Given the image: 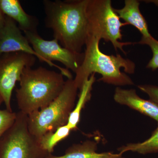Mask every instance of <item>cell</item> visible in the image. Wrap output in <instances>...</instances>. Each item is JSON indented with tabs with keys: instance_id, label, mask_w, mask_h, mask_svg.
Instances as JSON below:
<instances>
[{
	"instance_id": "obj_1",
	"label": "cell",
	"mask_w": 158,
	"mask_h": 158,
	"mask_svg": "<svg viewBox=\"0 0 158 158\" xmlns=\"http://www.w3.org/2000/svg\"><path fill=\"white\" fill-rule=\"evenodd\" d=\"M89 0L43 1L46 27L63 47L82 53L88 37L87 8Z\"/></svg>"
},
{
	"instance_id": "obj_2",
	"label": "cell",
	"mask_w": 158,
	"mask_h": 158,
	"mask_svg": "<svg viewBox=\"0 0 158 158\" xmlns=\"http://www.w3.org/2000/svg\"><path fill=\"white\" fill-rule=\"evenodd\" d=\"M100 40L88 37L85 45L83 62L76 72L74 80L79 90L92 74L102 76L98 81L117 86L134 85L126 73L133 74L135 70V62L117 54L108 55L100 49Z\"/></svg>"
},
{
	"instance_id": "obj_3",
	"label": "cell",
	"mask_w": 158,
	"mask_h": 158,
	"mask_svg": "<svg viewBox=\"0 0 158 158\" xmlns=\"http://www.w3.org/2000/svg\"><path fill=\"white\" fill-rule=\"evenodd\" d=\"M65 81L61 73L40 66L27 67L16 90L18 106L27 115L45 108L58 97Z\"/></svg>"
},
{
	"instance_id": "obj_4",
	"label": "cell",
	"mask_w": 158,
	"mask_h": 158,
	"mask_svg": "<svg viewBox=\"0 0 158 158\" xmlns=\"http://www.w3.org/2000/svg\"><path fill=\"white\" fill-rule=\"evenodd\" d=\"M78 90L74 79H67L62 91L52 102L27 115L28 127L31 135L39 140L46 133L67 124L75 106Z\"/></svg>"
},
{
	"instance_id": "obj_5",
	"label": "cell",
	"mask_w": 158,
	"mask_h": 158,
	"mask_svg": "<svg viewBox=\"0 0 158 158\" xmlns=\"http://www.w3.org/2000/svg\"><path fill=\"white\" fill-rule=\"evenodd\" d=\"M88 37L111 43L115 50L119 49L124 54L123 47L132 44L122 42L121 28L127 25L122 22L115 12L111 0H89L87 8Z\"/></svg>"
},
{
	"instance_id": "obj_6",
	"label": "cell",
	"mask_w": 158,
	"mask_h": 158,
	"mask_svg": "<svg viewBox=\"0 0 158 158\" xmlns=\"http://www.w3.org/2000/svg\"><path fill=\"white\" fill-rule=\"evenodd\" d=\"M49 154L29 131L27 115L19 111L14 124L0 139V158H46Z\"/></svg>"
},
{
	"instance_id": "obj_7",
	"label": "cell",
	"mask_w": 158,
	"mask_h": 158,
	"mask_svg": "<svg viewBox=\"0 0 158 158\" xmlns=\"http://www.w3.org/2000/svg\"><path fill=\"white\" fill-rule=\"evenodd\" d=\"M41 62L59 69L67 79H72L70 71L75 73L84 60V53L77 54L63 47L56 39L46 40L37 32H23Z\"/></svg>"
},
{
	"instance_id": "obj_8",
	"label": "cell",
	"mask_w": 158,
	"mask_h": 158,
	"mask_svg": "<svg viewBox=\"0 0 158 158\" xmlns=\"http://www.w3.org/2000/svg\"><path fill=\"white\" fill-rule=\"evenodd\" d=\"M0 58V94L6 110L12 112L11 101L12 91L27 67H32L36 57L23 52L9 53L1 55Z\"/></svg>"
},
{
	"instance_id": "obj_9",
	"label": "cell",
	"mask_w": 158,
	"mask_h": 158,
	"mask_svg": "<svg viewBox=\"0 0 158 158\" xmlns=\"http://www.w3.org/2000/svg\"><path fill=\"white\" fill-rule=\"evenodd\" d=\"M23 52L41 59L31 46L27 37L22 33L17 23L6 16L5 23L0 31V56L3 54Z\"/></svg>"
},
{
	"instance_id": "obj_10",
	"label": "cell",
	"mask_w": 158,
	"mask_h": 158,
	"mask_svg": "<svg viewBox=\"0 0 158 158\" xmlns=\"http://www.w3.org/2000/svg\"><path fill=\"white\" fill-rule=\"evenodd\" d=\"M113 98L116 102L127 106L154 119L158 123V104L151 100L141 98L136 93L135 89L116 87Z\"/></svg>"
},
{
	"instance_id": "obj_11",
	"label": "cell",
	"mask_w": 158,
	"mask_h": 158,
	"mask_svg": "<svg viewBox=\"0 0 158 158\" xmlns=\"http://www.w3.org/2000/svg\"><path fill=\"white\" fill-rule=\"evenodd\" d=\"M0 8L5 15L18 24L23 32H37L39 20L25 11L18 0H0Z\"/></svg>"
},
{
	"instance_id": "obj_12",
	"label": "cell",
	"mask_w": 158,
	"mask_h": 158,
	"mask_svg": "<svg viewBox=\"0 0 158 158\" xmlns=\"http://www.w3.org/2000/svg\"><path fill=\"white\" fill-rule=\"evenodd\" d=\"M140 4L138 0H125L123 8L114 10L125 23L135 27L142 34V37H152L149 33L147 21L140 11Z\"/></svg>"
},
{
	"instance_id": "obj_13",
	"label": "cell",
	"mask_w": 158,
	"mask_h": 158,
	"mask_svg": "<svg viewBox=\"0 0 158 158\" xmlns=\"http://www.w3.org/2000/svg\"><path fill=\"white\" fill-rule=\"evenodd\" d=\"M97 148L95 141L87 140L73 144L65 150L64 155L56 156L50 154L46 158H125L119 153L97 152Z\"/></svg>"
},
{
	"instance_id": "obj_14",
	"label": "cell",
	"mask_w": 158,
	"mask_h": 158,
	"mask_svg": "<svg viewBox=\"0 0 158 158\" xmlns=\"http://www.w3.org/2000/svg\"><path fill=\"white\" fill-rule=\"evenodd\" d=\"M94 75L95 74H92L80 90L78 99L77 104L75 105L73 110L70 114L67 124L72 131H76L77 129V126L80 121L82 110L91 98V90L96 80Z\"/></svg>"
},
{
	"instance_id": "obj_15",
	"label": "cell",
	"mask_w": 158,
	"mask_h": 158,
	"mask_svg": "<svg viewBox=\"0 0 158 158\" xmlns=\"http://www.w3.org/2000/svg\"><path fill=\"white\" fill-rule=\"evenodd\" d=\"M118 151L122 154L128 151L142 155L158 152V123L157 127L147 140L139 143H128L118 148Z\"/></svg>"
},
{
	"instance_id": "obj_16",
	"label": "cell",
	"mask_w": 158,
	"mask_h": 158,
	"mask_svg": "<svg viewBox=\"0 0 158 158\" xmlns=\"http://www.w3.org/2000/svg\"><path fill=\"white\" fill-rule=\"evenodd\" d=\"M71 131L70 128L66 124L59 128L55 131L46 133L40 138L38 141L43 149L52 154L55 146L67 138Z\"/></svg>"
},
{
	"instance_id": "obj_17",
	"label": "cell",
	"mask_w": 158,
	"mask_h": 158,
	"mask_svg": "<svg viewBox=\"0 0 158 158\" xmlns=\"http://www.w3.org/2000/svg\"><path fill=\"white\" fill-rule=\"evenodd\" d=\"M138 44L147 45L149 47L152 53L151 59L146 65V68L152 71L158 69V40L153 37H141L140 41L137 43Z\"/></svg>"
},
{
	"instance_id": "obj_18",
	"label": "cell",
	"mask_w": 158,
	"mask_h": 158,
	"mask_svg": "<svg viewBox=\"0 0 158 158\" xmlns=\"http://www.w3.org/2000/svg\"><path fill=\"white\" fill-rule=\"evenodd\" d=\"M17 118V113L6 110H0V139L13 126Z\"/></svg>"
},
{
	"instance_id": "obj_19",
	"label": "cell",
	"mask_w": 158,
	"mask_h": 158,
	"mask_svg": "<svg viewBox=\"0 0 158 158\" xmlns=\"http://www.w3.org/2000/svg\"><path fill=\"white\" fill-rule=\"evenodd\" d=\"M138 88L148 95L150 100L158 104V86L150 85H140Z\"/></svg>"
},
{
	"instance_id": "obj_20",
	"label": "cell",
	"mask_w": 158,
	"mask_h": 158,
	"mask_svg": "<svg viewBox=\"0 0 158 158\" xmlns=\"http://www.w3.org/2000/svg\"><path fill=\"white\" fill-rule=\"evenodd\" d=\"M6 16L0 8V31L2 29L5 23Z\"/></svg>"
},
{
	"instance_id": "obj_21",
	"label": "cell",
	"mask_w": 158,
	"mask_h": 158,
	"mask_svg": "<svg viewBox=\"0 0 158 158\" xmlns=\"http://www.w3.org/2000/svg\"><path fill=\"white\" fill-rule=\"evenodd\" d=\"M143 2L146 3H152L158 7V0H145Z\"/></svg>"
},
{
	"instance_id": "obj_22",
	"label": "cell",
	"mask_w": 158,
	"mask_h": 158,
	"mask_svg": "<svg viewBox=\"0 0 158 158\" xmlns=\"http://www.w3.org/2000/svg\"><path fill=\"white\" fill-rule=\"evenodd\" d=\"M4 102V101H3L2 97V95L0 94V105L2 103Z\"/></svg>"
}]
</instances>
